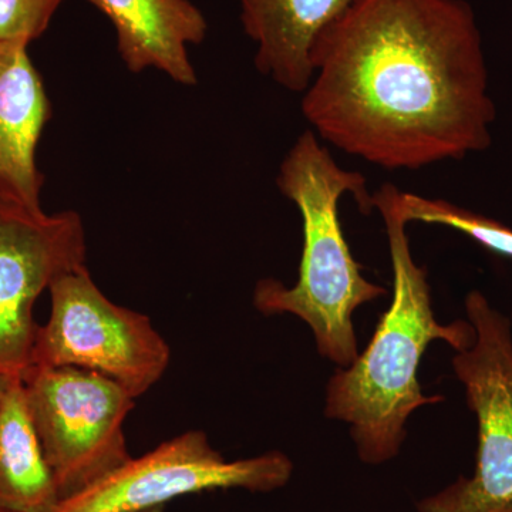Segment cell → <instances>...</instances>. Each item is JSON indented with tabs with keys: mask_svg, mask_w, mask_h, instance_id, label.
<instances>
[{
	"mask_svg": "<svg viewBox=\"0 0 512 512\" xmlns=\"http://www.w3.org/2000/svg\"><path fill=\"white\" fill-rule=\"evenodd\" d=\"M276 184L301 212V265L293 286L272 278L258 282L255 308L264 315L298 316L312 329L320 355L348 367L359 356L353 313L386 293L362 275L340 224L339 201L345 194L355 197L363 214L373 211L366 177L340 167L318 136L306 130L282 161Z\"/></svg>",
	"mask_w": 512,
	"mask_h": 512,
	"instance_id": "3957f363",
	"label": "cell"
},
{
	"mask_svg": "<svg viewBox=\"0 0 512 512\" xmlns=\"http://www.w3.org/2000/svg\"><path fill=\"white\" fill-rule=\"evenodd\" d=\"M22 383L62 501L130 460L124 421L136 399L119 383L70 366L29 367Z\"/></svg>",
	"mask_w": 512,
	"mask_h": 512,
	"instance_id": "277c9868",
	"label": "cell"
},
{
	"mask_svg": "<svg viewBox=\"0 0 512 512\" xmlns=\"http://www.w3.org/2000/svg\"><path fill=\"white\" fill-rule=\"evenodd\" d=\"M116 30L127 69L160 70L184 86L197 83L188 46L201 45L208 22L190 0H87Z\"/></svg>",
	"mask_w": 512,
	"mask_h": 512,
	"instance_id": "30bf717a",
	"label": "cell"
},
{
	"mask_svg": "<svg viewBox=\"0 0 512 512\" xmlns=\"http://www.w3.org/2000/svg\"><path fill=\"white\" fill-rule=\"evenodd\" d=\"M86 239L77 212L46 214L0 198V373L32 365L35 305L59 276L84 265Z\"/></svg>",
	"mask_w": 512,
	"mask_h": 512,
	"instance_id": "ba28073f",
	"label": "cell"
},
{
	"mask_svg": "<svg viewBox=\"0 0 512 512\" xmlns=\"http://www.w3.org/2000/svg\"><path fill=\"white\" fill-rule=\"evenodd\" d=\"M164 507L153 508V510H147L143 512H163Z\"/></svg>",
	"mask_w": 512,
	"mask_h": 512,
	"instance_id": "2e32d148",
	"label": "cell"
},
{
	"mask_svg": "<svg viewBox=\"0 0 512 512\" xmlns=\"http://www.w3.org/2000/svg\"><path fill=\"white\" fill-rule=\"evenodd\" d=\"M28 47L0 42V198L37 210L43 175L36 148L50 106Z\"/></svg>",
	"mask_w": 512,
	"mask_h": 512,
	"instance_id": "9c48e42d",
	"label": "cell"
},
{
	"mask_svg": "<svg viewBox=\"0 0 512 512\" xmlns=\"http://www.w3.org/2000/svg\"><path fill=\"white\" fill-rule=\"evenodd\" d=\"M466 312L477 339L457 352L453 369L477 416L476 468L419 501V512H512L511 322L480 291L468 293Z\"/></svg>",
	"mask_w": 512,
	"mask_h": 512,
	"instance_id": "8992f818",
	"label": "cell"
},
{
	"mask_svg": "<svg viewBox=\"0 0 512 512\" xmlns=\"http://www.w3.org/2000/svg\"><path fill=\"white\" fill-rule=\"evenodd\" d=\"M293 464L281 451L228 461L204 431H187L144 456L131 457L55 512H143L188 494L217 490L271 493L291 480Z\"/></svg>",
	"mask_w": 512,
	"mask_h": 512,
	"instance_id": "52a82bcc",
	"label": "cell"
},
{
	"mask_svg": "<svg viewBox=\"0 0 512 512\" xmlns=\"http://www.w3.org/2000/svg\"><path fill=\"white\" fill-rule=\"evenodd\" d=\"M15 377L19 376L2 375V373H0V414H2L3 402H5L6 393H8L10 383H12V380L15 379Z\"/></svg>",
	"mask_w": 512,
	"mask_h": 512,
	"instance_id": "9a60e30c",
	"label": "cell"
},
{
	"mask_svg": "<svg viewBox=\"0 0 512 512\" xmlns=\"http://www.w3.org/2000/svg\"><path fill=\"white\" fill-rule=\"evenodd\" d=\"M394 198L407 222H424L454 229L487 251L512 259V229L507 225L446 200L421 197L397 187L394 188Z\"/></svg>",
	"mask_w": 512,
	"mask_h": 512,
	"instance_id": "4fadbf2b",
	"label": "cell"
},
{
	"mask_svg": "<svg viewBox=\"0 0 512 512\" xmlns=\"http://www.w3.org/2000/svg\"><path fill=\"white\" fill-rule=\"evenodd\" d=\"M357 0H239L244 32L256 45L255 66L293 93H305L315 76L319 36Z\"/></svg>",
	"mask_w": 512,
	"mask_h": 512,
	"instance_id": "8fae6325",
	"label": "cell"
},
{
	"mask_svg": "<svg viewBox=\"0 0 512 512\" xmlns=\"http://www.w3.org/2000/svg\"><path fill=\"white\" fill-rule=\"evenodd\" d=\"M393 184L372 194L373 210L382 215L393 268L390 308L362 355L339 367L326 390V417L345 421L363 463L383 464L399 454L407 420L421 406L443 402V396L421 392L417 372L427 346L443 340L457 352L477 339L470 320L443 325L436 319L424 266L414 261Z\"/></svg>",
	"mask_w": 512,
	"mask_h": 512,
	"instance_id": "7a4b0ae2",
	"label": "cell"
},
{
	"mask_svg": "<svg viewBox=\"0 0 512 512\" xmlns=\"http://www.w3.org/2000/svg\"><path fill=\"white\" fill-rule=\"evenodd\" d=\"M63 0H0V42L30 43L49 28Z\"/></svg>",
	"mask_w": 512,
	"mask_h": 512,
	"instance_id": "5bb4252c",
	"label": "cell"
},
{
	"mask_svg": "<svg viewBox=\"0 0 512 512\" xmlns=\"http://www.w3.org/2000/svg\"><path fill=\"white\" fill-rule=\"evenodd\" d=\"M312 60L303 117L343 153L416 171L493 143L497 110L466 0H357Z\"/></svg>",
	"mask_w": 512,
	"mask_h": 512,
	"instance_id": "6da1fadb",
	"label": "cell"
},
{
	"mask_svg": "<svg viewBox=\"0 0 512 512\" xmlns=\"http://www.w3.org/2000/svg\"><path fill=\"white\" fill-rule=\"evenodd\" d=\"M52 312L39 326L32 366L90 370L143 396L170 365V346L148 316L107 299L86 265L66 272L49 288Z\"/></svg>",
	"mask_w": 512,
	"mask_h": 512,
	"instance_id": "5b68a950",
	"label": "cell"
},
{
	"mask_svg": "<svg viewBox=\"0 0 512 512\" xmlns=\"http://www.w3.org/2000/svg\"><path fill=\"white\" fill-rule=\"evenodd\" d=\"M60 501L26 406L22 377H15L0 414V512H55Z\"/></svg>",
	"mask_w": 512,
	"mask_h": 512,
	"instance_id": "7c38bea8",
	"label": "cell"
}]
</instances>
